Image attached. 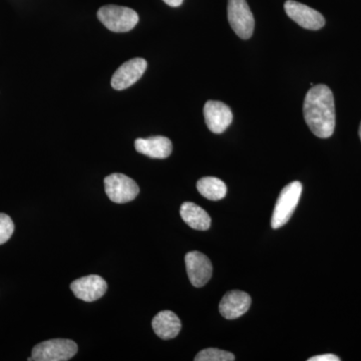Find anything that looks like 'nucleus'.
<instances>
[{
  "instance_id": "obj_1",
  "label": "nucleus",
  "mask_w": 361,
  "mask_h": 361,
  "mask_svg": "<svg viewBox=\"0 0 361 361\" xmlns=\"http://www.w3.org/2000/svg\"><path fill=\"white\" fill-rule=\"evenodd\" d=\"M304 120L316 137L327 139L336 129V106L331 90L327 85L311 87L304 99Z\"/></svg>"
},
{
  "instance_id": "obj_2",
  "label": "nucleus",
  "mask_w": 361,
  "mask_h": 361,
  "mask_svg": "<svg viewBox=\"0 0 361 361\" xmlns=\"http://www.w3.org/2000/svg\"><path fill=\"white\" fill-rule=\"evenodd\" d=\"M301 194H302V184L298 180H294L284 187L278 197L276 205L273 210L272 219H271V226L273 229L283 227L290 220L300 200Z\"/></svg>"
},
{
  "instance_id": "obj_3",
  "label": "nucleus",
  "mask_w": 361,
  "mask_h": 361,
  "mask_svg": "<svg viewBox=\"0 0 361 361\" xmlns=\"http://www.w3.org/2000/svg\"><path fill=\"white\" fill-rule=\"evenodd\" d=\"M97 18L113 32H128L139 23V16L129 7L106 6L97 11Z\"/></svg>"
},
{
  "instance_id": "obj_4",
  "label": "nucleus",
  "mask_w": 361,
  "mask_h": 361,
  "mask_svg": "<svg viewBox=\"0 0 361 361\" xmlns=\"http://www.w3.org/2000/svg\"><path fill=\"white\" fill-rule=\"evenodd\" d=\"M78 353V345L70 339H51L37 344L32 349V357L35 361H66Z\"/></svg>"
},
{
  "instance_id": "obj_5",
  "label": "nucleus",
  "mask_w": 361,
  "mask_h": 361,
  "mask_svg": "<svg viewBox=\"0 0 361 361\" xmlns=\"http://www.w3.org/2000/svg\"><path fill=\"white\" fill-rule=\"evenodd\" d=\"M228 20L235 33L242 39L253 35L255 20L246 0H228Z\"/></svg>"
},
{
  "instance_id": "obj_6",
  "label": "nucleus",
  "mask_w": 361,
  "mask_h": 361,
  "mask_svg": "<svg viewBox=\"0 0 361 361\" xmlns=\"http://www.w3.org/2000/svg\"><path fill=\"white\" fill-rule=\"evenodd\" d=\"M104 189L109 199L116 204L129 203L140 193V188L134 180L118 173L106 177Z\"/></svg>"
},
{
  "instance_id": "obj_7",
  "label": "nucleus",
  "mask_w": 361,
  "mask_h": 361,
  "mask_svg": "<svg viewBox=\"0 0 361 361\" xmlns=\"http://www.w3.org/2000/svg\"><path fill=\"white\" fill-rule=\"evenodd\" d=\"M284 9L292 20L305 30H318L325 25L322 13L300 2L287 0L284 4Z\"/></svg>"
},
{
  "instance_id": "obj_8",
  "label": "nucleus",
  "mask_w": 361,
  "mask_h": 361,
  "mask_svg": "<svg viewBox=\"0 0 361 361\" xmlns=\"http://www.w3.org/2000/svg\"><path fill=\"white\" fill-rule=\"evenodd\" d=\"M188 277L195 287H203L212 277L213 267L210 259L198 251L187 253L185 257Z\"/></svg>"
},
{
  "instance_id": "obj_9",
  "label": "nucleus",
  "mask_w": 361,
  "mask_h": 361,
  "mask_svg": "<svg viewBox=\"0 0 361 361\" xmlns=\"http://www.w3.org/2000/svg\"><path fill=\"white\" fill-rule=\"evenodd\" d=\"M148 63L144 59L135 58L126 61L121 66L111 78L113 89L123 90L135 84L144 75Z\"/></svg>"
},
{
  "instance_id": "obj_10",
  "label": "nucleus",
  "mask_w": 361,
  "mask_h": 361,
  "mask_svg": "<svg viewBox=\"0 0 361 361\" xmlns=\"http://www.w3.org/2000/svg\"><path fill=\"white\" fill-rule=\"evenodd\" d=\"M71 291L75 297L85 302H92L102 298L108 289V284L99 275H89L75 280L71 284Z\"/></svg>"
},
{
  "instance_id": "obj_11",
  "label": "nucleus",
  "mask_w": 361,
  "mask_h": 361,
  "mask_svg": "<svg viewBox=\"0 0 361 361\" xmlns=\"http://www.w3.org/2000/svg\"><path fill=\"white\" fill-rule=\"evenodd\" d=\"M204 116L208 129L214 134H222L231 125V109L219 101H208L204 106Z\"/></svg>"
},
{
  "instance_id": "obj_12",
  "label": "nucleus",
  "mask_w": 361,
  "mask_h": 361,
  "mask_svg": "<svg viewBox=\"0 0 361 361\" xmlns=\"http://www.w3.org/2000/svg\"><path fill=\"white\" fill-rule=\"evenodd\" d=\"M251 306V297L243 291L233 290L223 296L219 304L221 315L226 319H237L245 314Z\"/></svg>"
},
{
  "instance_id": "obj_13",
  "label": "nucleus",
  "mask_w": 361,
  "mask_h": 361,
  "mask_svg": "<svg viewBox=\"0 0 361 361\" xmlns=\"http://www.w3.org/2000/svg\"><path fill=\"white\" fill-rule=\"evenodd\" d=\"M135 148L142 155L153 159H166L172 154V142L166 137L156 135L148 139H137Z\"/></svg>"
},
{
  "instance_id": "obj_14",
  "label": "nucleus",
  "mask_w": 361,
  "mask_h": 361,
  "mask_svg": "<svg viewBox=\"0 0 361 361\" xmlns=\"http://www.w3.org/2000/svg\"><path fill=\"white\" fill-rule=\"evenodd\" d=\"M152 326L157 336L164 341H169L180 334L182 322L173 311L164 310L154 317Z\"/></svg>"
},
{
  "instance_id": "obj_15",
  "label": "nucleus",
  "mask_w": 361,
  "mask_h": 361,
  "mask_svg": "<svg viewBox=\"0 0 361 361\" xmlns=\"http://www.w3.org/2000/svg\"><path fill=\"white\" fill-rule=\"evenodd\" d=\"M180 217L185 223L195 230L206 231L210 228L211 218L209 214L200 206L191 202H186L180 206Z\"/></svg>"
},
{
  "instance_id": "obj_16",
  "label": "nucleus",
  "mask_w": 361,
  "mask_h": 361,
  "mask_svg": "<svg viewBox=\"0 0 361 361\" xmlns=\"http://www.w3.org/2000/svg\"><path fill=\"white\" fill-rule=\"evenodd\" d=\"M197 189L202 196L211 201H219L227 194L225 183L215 177L202 178L197 183Z\"/></svg>"
},
{
  "instance_id": "obj_17",
  "label": "nucleus",
  "mask_w": 361,
  "mask_h": 361,
  "mask_svg": "<svg viewBox=\"0 0 361 361\" xmlns=\"http://www.w3.org/2000/svg\"><path fill=\"white\" fill-rule=\"evenodd\" d=\"M235 356L229 351L217 348H206L195 357V361H234Z\"/></svg>"
},
{
  "instance_id": "obj_18",
  "label": "nucleus",
  "mask_w": 361,
  "mask_h": 361,
  "mask_svg": "<svg viewBox=\"0 0 361 361\" xmlns=\"http://www.w3.org/2000/svg\"><path fill=\"white\" fill-rule=\"evenodd\" d=\"M14 232L13 221L8 215L0 213V245L6 243Z\"/></svg>"
},
{
  "instance_id": "obj_19",
  "label": "nucleus",
  "mask_w": 361,
  "mask_h": 361,
  "mask_svg": "<svg viewBox=\"0 0 361 361\" xmlns=\"http://www.w3.org/2000/svg\"><path fill=\"white\" fill-rule=\"evenodd\" d=\"M341 358L334 355H322L308 358V361H339Z\"/></svg>"
},
{
  "instance_id": "obj_20",
  "label": "nucleus",
  "mask_w": 361,
  "mask_h": 361,
  "mask_svg": "<svg viewBox=\"0 0 361 361\" xmlns=\"http://www.w3.org/2000/svg\"><path fill=\"white\" fill-rule=\"evenodd\" d=\"M169 6L178 7L183 4V0H163Z\"/></svg>"
},
{
  "instance_id": "obj_21",
  "label": "nucleus",
  "mask_w": 361,
  "mask_h": 361,
  "mask_svg": "<svg viewBox=\"0 0 361 361\" xmlns=\"http://www.w3.org/2000/svg\"><path fill=\"white\" fill-rule=\"evenodd\" d=\"M360 140H361V123H360Z\"/></svg>"
}]
</instances>
